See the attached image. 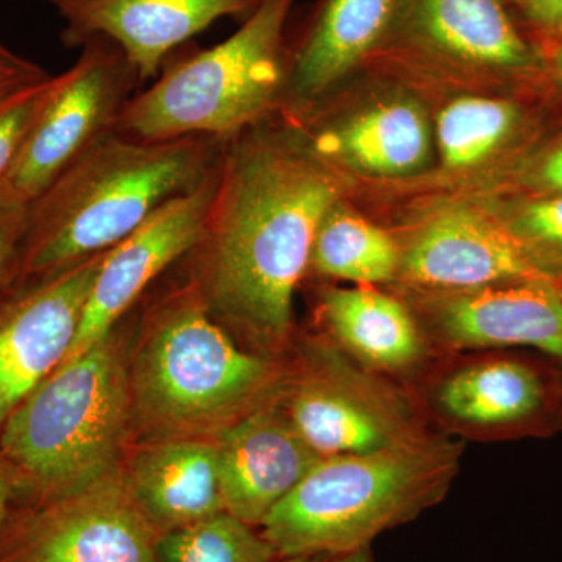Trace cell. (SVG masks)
<instances>
[{"label":"cell","mask_w":562,"mask_h":562,"mask_svg":"<svg viewBox=\"0 0 562 562\" xmlns=\"http://www.w3.org/2000/svg\"><path fill=\"white\" fill-rule=\"evenodd\" d=\"M342 194L341 173L297 125L261 122L224 140L201 235L181 261L233 338L271 358L288 346L317 228Z\"/></svg>","instance_id":"cell-1"},{"label":"cell","mask_w":562,"mask_h":562,"mask_svg":"<svg viewBox=\"0 0 562 562\" xmlns=\"http://www.w3.org/2000/svg\"><path fill=\"white\" fill-rule=\"evenodd\" d=\"M133 349V443L214 438L283 391L276 360L239 346L188 280L147 303Z\"/></svg>","instance_id":"cell-2"},{"label":"cell","mask_w":562,"mask_h":562,"mask_svg":"<svg viewBox=\"0 0 562 562\" xmlns=\"http://www.w3.org/2000/svg\"><path fill=\"white\" fill-rule=\"evenodd\" d=\"M224 139L146 140L111 131L27 209L20 281L105 254L166 203L198 190Z\"/></svg>","instance_id":"cell-3"},{"label":"cell","mask_w":562,"mask_h":562,"mask_svg":"<svg viewBox=\"0 0 562 562\" xmlns=\"http://www.w3.org/2000/svg\"><path fill=\"white\" fill-rule=\"evenodd\" d=\"M63 361L0 431L20 476L14 506L76 494L117 472L132 442L127 328Z\"/></svg>","instance_id":"cell-4"},{"label":"cell","mask_w":562,"mask_h":562,"mask_svg":"<svg viewBox=\"0 0 562 562\" xmlns=\"http://www.w3.org/2000/svg\"><path fill=\"white\" fill-rule=\"evenodd\" d=\"M460 443L413 436L375 452L322 458L261 524L277 557H339L446 497Z\"/></svg>","instance_id":"cell-5"},{"label":"cell","mask_w":562,"mask_h":562,"mask_svg":"<svg viewBox=\"0 0 562 562\" xmlns=\"http://www.w3.org/2000/svg\"><path fill=\"white\" fill-rule=\"evenodd\" d=\"M297 0H261L227 40L181 47L157 79L125 103L114 131L132 138L228 139L281 109L288 21Z\"/></svg>","instance_id":"cell-6"},{"label":"cell","mask_w":562,"mask_h":562,"mask_svg":"<svg viewBox=\"0 0 562 562\" xmlns=\"http://www.w3.org/2000/svg\"><path fill=\"white\" fill-rule=\"evenodd\" d=\"M143 87L120 47L109 40L87 41L77 61L55 76L49 99L0 181V202L29 209L92 144L114 131L125 103Z\"/></svg>","instance_id":"cell-7"},{"label":"cell","mask_w":562,"mask_h":562,"mask_svg":"<svg viewBox=\"0 0 562 562\" xmlns=\"http://www.w3.org/2000/svg\"><path fill=\"white\" fill-rule=\"evenodd\" d=\"M157 539L120 469L57 501L13 506L0 562H158Z\"/></svg>","instance_id":"cell-8"},{"label":"cell","mask_w":562,"mask_h":562,"mask_svg":"<svg viewBox=\"0 0 562 562\" xmlns=\"http://www.w3.org/2000/svg\"><path fill=\"white\" fill-rule=\"evenodd\" d=\"M279 403L321 458L375 452L424 432L394 391L327 349L284 383Z\"/></svg>","instance_id":"cell-9"},{"label":"cell","mask_w":562,"mask_h":562,"mask_svg":"<svg viewBox=\"0 0 562 562\" xmlns=\"http://www.w3.org/2000/svg\"><path fill=\"white\" fill-rule=\"evenodd\" d=\"M105 254L21 281L0 301V431L68 357Z\"/></svg>","instance_id":"cell-10"},{"label":"cell","mask_w":562,"mask_h":562,"mask_svg":"<svg viewBox=\"0 0 562 562\" xmlns=\"http://www.w3.org/2000/svg\"><path fill=\"white\" fill-rule=\"evenodd\" d=\"M216 183L217 166L198 190L166 203L143 227L106 251L65 361L102 341L127 319L161 273L190 254L201 235Z\"/></svg>","instance_id":"cell-11"},{"label":"cell","mask_w":562,"mask_h":562,"mask_svg":"<svg viewBox=\"0 0 562 562\" xmlns=\"http://www.w3.org/2000/svg\"><path fill=\"white\" fill-rule=\"evenodd\" d=\"M65 22L61 43L80 49L109 40L124 52L140 83L157 79L169 58L217 21H244L261 0H44Z\"/></svg>","instance_id":"cell-12"},{"label":"cell","mask_w":562,"mask_h":562,"mask_svg":"<svg viewBox=\"0 0 562 562\" xmlns=\"http://www.w3.org/2000/svg\"><path fill=\"white\" fill-rule=\"evenodd\" d=\"M397 279L432 292H454L550 277L501 220L450 206L432 214L402 247Z\"/></svg>","instance_id":"cell-13"},{"label":"cell","mask_w":562,"mask_h":562,"mask_svg":"<svg viewBox=\"0 0 562 562\" xmlns=\"http://www.w3.org/2000/svg\"><path fill=\"white\" fill-rule=\"evenodd\" d=\"M425 312L431 330L452 349L531 347L562 361V290L557 280L432 292Z\"/></svg>","instance_id":"cell-14"},{"label":"cell","mask_w":562,"mask_h":562,"mask_svg":"<svg viewBox=\"0 0 562 562\" xmlns=\"http://www.w3.org/2000/svg\"><path fill=\"white\" fill-rule=\"evenodd\" d=\"M224 512L251 527L266 517L322 460L279 398L247 413L214 436Z\"/></svg>","instance_id":"cell-15"},{"label":"cell","mask_w":562,"mask_h":562,"mask_svg":"<svg viewBox=\"0 0 562 562\" xmlns=\"http://www.w3.org/2000/svg\"><path fill=\"white\" fill-rule=\"evenodd\" d=\"M121 476L133 505L157 536L224 512L213 438L133 443Z\"/></svg>","instance_id":"cell-16"},{"label":"cell","mask_w":562,"mask_h":562,"mask_svg":"<svg viewBox=\"0 0 562 562\" xmlns=\"http://www.w3.org/2000/svg\"><path fill=\"white\" fill-rule=\"evenodd\" d=\"M403 0H322L294 46L286 41L283 103L299 121L382 41Z\"/></svg>","instance_id":"cell-17"},{"label":"cell","mask_w":562,"mask_h":562,"mask_svg":"<svg viewBox=\"0 0 562 562\" xmlns=\"http://www.w3.org/2000/svg\"><path fill=\"white\" fill-rule=\"evenodd\" d=\"M310 149L336 171L403 177L431 157V128L419 103L394 98L333 121L299 122Z\"/></svg>","instance_id":"cell-18"},{"label":"cell","mask_w":562,"mask_h":562,"mask_svg":"<svg viewBox=\"0 0 562 562\" xmlns=\"http://www.w3.org/2000/svg\"><path fill=\"white\" fill-rule=\"evenodd\" d=\"M558 372L520 358L498 357L452 373L439 387V408L462 424L494 430L542 432L557 419Z\"/></svg>","instance_id":"cell-19"},{"label":"cell","mask_w":562,"mask_h":562,"mask_svg":"<svg viewBox=\"0 0 562 562\" xmlns=\"http://www.w3.org/2000/svg\"><path fill=\"white\" fill-rule=\"evenodd\" d=\"M406 25L425 49L472 68L524 70L536 63L502 0H409Z\"/></svg>","instance_id":"cell-20"},{"label":"cell","mask_w":562,"mask_h":562,"mask_svg":"<svg viewBox=\"0 0 562 562\" xmlns=\"http://www.w3.org/2000/svg\"><path fill=\"white\" fill-rule=\"evenodd\" d=\"M321 312L336 341L369 368L405 371L424 357L419 324L402 302L384 292L338 288L325 292Z\"/></svg>","instance_id":"cell-21"},{"label":"cell","mask_w":562,"mask_h":562,"mask_svg":"<svg viewBox=\"0 0 562 562\" xmlns=\"http://www.w3.org/2000/svg\"><path fill=\"white\" fill-rule=\"evenodd\" d=\"M401 260V244L341 201L328 211L317 228L310 271L358 286H372L397 279Z\"/></svg>","instance_id":"cell-22"},{"label":"cell","mask_w":562,"mask_h":562,"mask_svg":"<svg viewBox=\"0 0 562 562\" xmlns=\"http://www.w3.org/2000/svg\"><path fill=\"white\" fill-rule=\"evenodd\" d=\"M520 113L514 103L483 95H461L436 121L442 165L452 171L479 168L512 139Z\"/></svg>","instance_id":"cell-23"},{"label":"cell","mask_w":562,"mask_h":562,"mask_svg":"<svg viewBox=\"0 0 562 562\" xmlns=\"http://www.w3.org/2000/svg\"><path fill=\"white\" fill-rule=\"evenodd\" d=\"M257 527L222 512L158 536V562H272L271 543Z\"/></svg>","instance_id":"cell-24"},{"label":"cell","mask_w":562,"mask_h":562,"mask_svg":"<svg viewBox=\"0 0 562 562\" xmlns=\"http://www.w3.org/2000/svg\"><path fill=\"white\" fill-rule=\"evenodd\" d=\"M501 221L546 276L562 279V195L517 203Z\"/></svg>","instance_id":"cell-25"},{"label":"cell","mask_w":562,"mask_h":562,"mask_svg":"<svg viewBox=\"0 0 562 562\" xmlns=\"http://www.w3.org/2000/svg\"><path fill=\"white\" fill-rule=\"evenodd\" d=\"M55 76L0 99V181L16 160L25 136L49 99Z\"/></svg>","instance_id":"cell-26"},{"label":"cell","mask_w":562,"mask_h":562,"mask_svg":"<svg viewBox=\"0 0 562 562\" xmlns=\"http://www.w3.org/2000/svg\"><path fill=\"white\" fill-rule=\"evenodd\" d=\"M27 209L0 202V301L20 281Z\"/></svg>","instance_id":"cell-27"},{"label":"cell","mask_w":562,"mask_h":562,"mask_svg":"<svg viewBox=\"0 0 562 562\" xmlns=\"http://www.w3.org/2000/svg\"><path fill=\"white\" fill-rule=\"evenodd\" d=\"M52 74L0 43V99L49 79Z\"/></svg>","instance_id":"cell-28"},{"label":"cell","mask_w":562,"mask_h":562,"mask_svg":"<svg viewBox=\"0 0 562 562\" xmlns=\"http://www.w3.org/2000/svg\"><path fill=\"white\" fill-rule=\"evenodd\" d=\"M527 179L539 195H562V139L532 161Z\"/></svg>","instance_id":"cell-29"},{"label":"cell","mask_w":562,"mask_h":562,"mask_svg":"<svg viewBox=\"0 0 562 562\" xmlns=\"http://www.w3.org/2000/svg\"><path fill=\"white\" fill-rule=\"evenodd\" d=\"M525 13L542 31L562 33V0H525Z\"/></svg>","instance_id":"cell-30"},{"label":"cell","mask_w":562,"mask_h":562,"mask_svg":"<svg viewBox=\"0 0 562 562\" xmlns=\"http://www.w3.org/2000/svg\"><path fill=\"white\" fill-rule=\"evenodd\" d=\"M18 497H20V476L13 465L0 453V536Z\"/></svg>","instance_id":"cell-31"},{"label":"cell","mask_w":562,"mask_h":562,"mask_svg":"<svg viewBox=\"0 0 562 562\" xmlns=\"http://www.w3.org/2000/svg\"><path fill=\"white\" fill-rule=\"evenodd\" d=\"M330 562H373L371 547H364V549L355 550V552L333 557Z\"/></svg>","instance_id":"cell-32"},{"label":"cell","mask_w":562,"mask_h":562,"mask_svg":"<svg viewBox=\"0 0 562 562\" xmlns=\"http://www.w3.org/2000/svg\"><path fill=\"white\" fill-rule=\"evenodd\" d=\"M331 557H277L272 562H330Z\"/></svg>","instance_id":"cell-33"},{"label":"cell","mask_w":562,"mask_h":562,"mask_svg":"<svg viewBox=\"0 0 562 562\" xmlns=\"http://www.w3.org/2000/svg\"><path fill=\"white\" fill-rule=\"evenodd\" d=\"M554 68H557L558 76H560L562 80V44L557 55H554Z\"/></svg>","instance_id":"cell-34"},{"label":"cell","mask_w":562,"mask_h":562,"mask_svg":"<svg viewBox=\"0 0 562 562\" xmlns=\"http://www.w3.org/2000/svg\"><path fill=\"white\" fill-rule=\"evenodd\" d=\"M560 362V369H558V380H560V387H561V392H562V361H558Z\"/></svg>","instance_id":"cell-35"},{"label":"cell","mask_w":562,"mask_h":562,"mask_svg":"<svg viewBox=\"0 0 562 562\" xmlns=\"http://www.w3.org/2000/svg\"><path fill=\"white\" fill-rule=\"evenodd\" d=\"M557 281H558V284H560V286H561V290H562V279H560V280H557Z\"/></svg>","instance_id":"cell-36"},{"label":"cell","mask_w":562,"mask_h":562,"mask_svg":"<svg viewBox=\"0 0 562 562\" xmlns=\"http://www.w3.org/2000/svg\"><path fill=\"white\" fill-rule=\"evenodd\" d=\"M516 2L524 3L525 0H516Z\"/></svg>","instance_id":"cell-37"}]
</instances>
